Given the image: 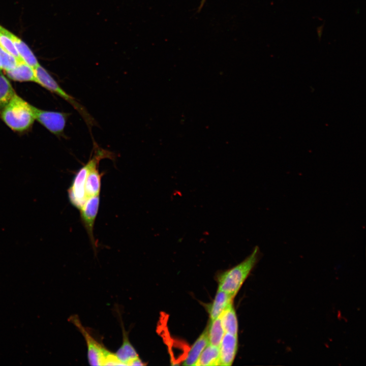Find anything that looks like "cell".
Returning a JSON list of instances; mask_svg holds the SVG:
<instances>
[{
    "label": "cell",
    "mask_w": 366,
    "mask_h": 366,
    "mask_svg": "<svg viewBox=\"0 0 366 366\" xmlns=\"http://www.w3.org/2000/svg\"><path fill=\"white\" fill-rule=\"evenodd\" d=\"M34 106L16 93L0 113L2 119L11 130L24 132L34 124L35 117Z\"/></svg>",
    "instance_id": "cell-1"
},
{
    "label": "cell",
    "mask_w": 366,
    "mask_h": 366,
    "mask_svg": "<svg viewBox=\"0 0 366 366\" xmlns=\"http://www.w3.org/2000/svg\"><path fill=\"white\" fill-rule=\"evenodd\" d=\"M260 252L258 247L241 262L224 272L218 278V289L234 297L257 262Z\"/></svg>",
    "instance_id": "cell-2"
},
{
    "label": "cell",
    "mask_w": 366,
    "mask_h": 366,
    "mask_svg": "<svg viewBox=\"0 0 366 366\" xmlns=\"http://www.w3.org/2000/svg\"><path fill=\"white\" fill-rule=\"evenodd\" d=\"M94 144V154L93 158L77 171L68 191L70 203L79 209L81 208L87 200L85 185L87 174L92 167L95 163H99L102 159L113 158L112 152L99 148L95 142Z\"/></svg>",
    "instance_id": "cell-3"
},
{
    "label": "cell",
    "mask_w": 366,
    "mask_h": 366,
    "mask_svg": "<svg viewBox=\"0 0 366 366\" xmlns=\"http://www.w3.org/2000/svg\"><path fill=\"white\" fill-rule=\"evenodd\" d=\"M34 70L36 78V83L60 97L71 105L83 119L91 133L92 127L98 126V123L86 108L74 97L66 93L51 75L40 65L35 67Z\"/></svg>",
    "instance_id": "cell-4"
},
{
    "label": "cell",
    "mask_w": 366,
    "mask_h": 366,
    "mask_svg": "<svg viewBox=\"0 0 366 366\" xmlns=\"http://www.w3.org/2000/svg\"><path fill=\"white\" fill-rule=\"evenodd\" d=\"M69 320L78 328L83 335L87 347V358L91 365H125L115 353L107 349L97 341L83 327L77 315L70 317Z\"/></svg>",
    "instance_id": "cell-5"
},
{
    "label": "cell",
    "mask_w": 366,
    "mask_h": 366,
    "mask_svg": "<svg viewBox=\"0 0 366 366\" xmlns=\"http://www.w3.org/2000/svg\"><path fill=\"white\" fill-rule=\"evenodd\" d=\"M33 109L35 119L46 129L57 136L64 135L69 113L44 110L35 106Z\"/></svg>",
    "instance_id": "cell-6"
},
{
    "label": "cell",
    "mask_w": 366,
    "mask_h": 366,
    "mask_svg": "<svg viewBox=\"0 0 366 366\" xmlns=\"http://www.w3.org/2000/svg\"><path fill=\"white\" fill-rule=\"evenodd\" d=\"M99 195L87 199L80 210L81 221L88 235L92 245L96 246L93 229L99 206Z\"/></svg>",
    "instance_id": "cell-7"
},
{
    "label": "cell",
    "mask_w": 366,
    "mask_h": 366,
    "mask_svg": "<svg viewBox=\"0 0 366 366\" xmlns=\"http://www.w3.org/2000/svg\"><path fill=\"white\" fill-rule=\"evenodd\" d=\"M237 348V336L225 332L219 346L220 365H231Z\"/></svg>",
    "instance_id": "cell-8"
},
{
    "label": "cell",
    "mask_w": 366,
    "mask_h": 366,
    "mask_svg": "<svg viewBox=\"0 0 366 366\" xmlns=\"http://www.w3.org/2000/svg\"><path fill=\"white\" fill-rule=\"evenodd\" d=\"M5 72L7 77L13 81L36 82L34 68L23 60L18 61L15 67Z\"/></svg>",
    "instance_id": "cell-9"
},
{
    "label": "cell",
    "mask_w": 366,
    "mask_h": 366,
    "mask_svg": "<svg viewBox=\"0 0 366 366\" xmlns=\"http://www.w3.org/2000/svg\"><path fill=\"white\" fill-rule=\"evenodd\" d=\"M3 31L13 41L20 57L25 63L33 68L40 65L33 52L24 42L4 27Z\"/></svg>",
    "instance_id": "cell-10"
},
{
    "label": "cell",
    "mask_w": 366,
    "mask_h": 366,
    "mask_svg": "<svg viewBox=\"0 0 366 366\" xmlns=\"http://www.w3.org/2000/svg\"><path fill=\"white\" fill-rule=\"evenodd\" d=\"M209 344L208 329H205L193 344L182 365H195L201 353Z\"/></svg>",
    "instance_id": "cell-11"
},
{
    "label": "cell",
    "mask_w": 366,
    "mask_h": 366,
    "mask_svg": "<svg viewBox=\"0 0 366 366\" xmlns=\"http://www.w3.org/2000/svg\"><path fill=\"white\" fill-rule=\"evenodd\" d=\"M230 295L220 290H218L215 299L208 308L210 320L220 316L223 311L232 302Z\"/></svg>",
    "instance_id": "cell-12"
},
{
    "label": "cell",
    "mask_w": 366,
    "mask_h": 366,
    "mask_svg": "<svg viewBox=\"0 0 366 366\" xmlns=\"http://www.w3.org/2000/svg\"><path fill=\"white\" fill-rule=\"evenodd\" d=\"M128 334L123 326V344L115 353L125 365H130L134 359L139 357L138 354L129 340Z\"/></svg>",
    "instance_id": "cell-13"
},
{
    "label": "cell",
    "mask_w": 366,
    "mask_h": 366,
    "mask_svg": "<svg viewBox=\"0 0 366 366\" xmlns=\"http://www.w3.org/2000/svg\"><path fill=\"white\" fill-rule=\"evenodd\" d=\"M98 164L95 163L92 167L86 179L85 190L87 199L99 195L100 192L102 174L99 172Z\"/></svg>",
    "instance_id": "cell-14"
},
{
    "label": "cell",
    "mask_w": 366,
    "mask_h": 366,
    "mask_svg": "<svg viewBox=\"0 0 366 366\" xmlns=\"http://www.w3.org/2000/svg\"><path fill=\"white\" fill-rule=\"evenodd\" d=\"M219 317L225 332L237 336L238 322L232 303L223 311Z\"/></svg>",
    "instance_id": "cell-15"
},
{
    "label": "cell",
    "mask_w": 366,
    "mask_h": 366,
    "mask_svg": "<svg viewBox=\"0 0 366 366\" xmlns=\"http://www.w3.org/2000/svg\"><path fill=\"white\" fill-rule=\"evenodd\" d=\"M195 365H220L219 347L208 344L201 353Z\"/></svg>",
    "instance_id": "cell-16"
},
{
    "label": "cell",
    "mask_w": 366,
    "mask_h": 366,
    "mask_svg": "<svg viewBox=\"0 0 366 366\" xmlns=\"http://www.w3.org/2000/svg\"><path fill=\"white\" fill-rule=\"evenodd\" d=\"M207 329L209 344L219 347L225 333L220 317L210 320Z\"/></svg>",
    "instance_id": "cell-17"
},
{
    "label": "cell",
    "mask_w": 366,
    "mask_h": 366,
    "mask_svg": "<svg viewBox=\"0 0 366 366\" xmlns=\"http://www.w3.org/2000/svg\"><path fill=\"white\" fill-rule=\"evenodd\" d=\"M15 94L8 78L0 73V113Z\"/></svg>",
    "instance_id": "cell-18"
},
{
    "label": "cell",
    "mask_w": 366,
    "mask_h": 366,
    "mask_svg": "<svg viewBox=\"0 0 366 366\" xmlns=\"http://www.w3.org/2000/svg\"><path fill=\"white\" fill-rule=\"evenodd\" d=\"M0 46L8 53L15 57L18 60H23L20 57L13 41L3 31L0 25Z\"/></svg>",
    "instance_id": "cell-19"
},
{
    "label": "cell",
    "mask_w": 366,
    "mask_h": 366,
    "mask_svg": "<svg viewBox=\"0 0 366 366\" xmlns=\"http://www.w3.org/2000/svg\"><path fill=\"white\" fill-rule=\"evenodd\" d=\"M18 61L0 46V73H2L3 70L6 71L12 69L15 67Z\"/></svg>",
    "instance_id": "cell-20"
},
{
    "label": "cell",
    "mask_w": 366,
    "mask_h": 366,
    "mask_svg": "<svg viewBox=\"0 0 366 366\" xmlns=\"http://www.w3.org/2000/svg\"><path fill=\"white\" fill-rule=\"evenodd\" d=\"M206 0H201V2L200 4V5L198 9V12H200L201 10L202 9L203 7L204 6Z\"/></svg>",
    "instance_id": "cell-21"
}]
</instances>
